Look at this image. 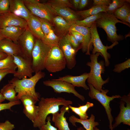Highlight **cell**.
<instances>
[{
    "label": "cell",
    "instance_id": "cell-1",
    "mask_svg": "<svg viewBox=\"0 0 130 130\" xmlns=\"http://www.w3.org/2000/svg\"><path fill=\"white\" fill-rule=\"evenodd\" d=\"M72 102L62 97L42 98L38 104L39 110L37 116L33 123L34 127L39 128L46 124V120L49 114L58 112L59 106L68 107Z\"/></svg>",
    "mask_w": 130,
    "mask_h": 130
},
{
    "label": "cell",
    "instance_id": "cell-2",
    "mask_svg": "<svg viewBox=\"0 0 130 130\" xmlns=\"http://www.w3.org/2000/svg\"><path fill=\"white\" fill-rule=\"evenodd\" d=\"M45 75L44 72L39 71L28 78L19 79L14 77L9 80L8 83L14 85L15 91L18 93L16 97V100H19L23 95H28L32 97L37 102L39 101L40 96L38 93L36 92L35 87L38 81L43 78Z\"/></svg>",
    "mask_w": 130,
    "mask_h": 130
},
{
    "label": "cell",
    "instance_id": "cell-3",
    "mask_svg": "<svg viewBox=\"0 0 130 130\" xmlns=\"http://www.w3.org/2000/svg\"><path fill=\"white\" fill-rule=\"evenodd\" d=\"M100 55L102 56L101 54L98 52L90 54L91 61L87 62L86 65L90 67V69L87 79L88 84H91L95 89L101 91L103 85L109 82L110 78L108 77L104 80L101 77V74L104 73L105 71V66L104 61H98Z\"/></svg>",
    "mask_w": 130,
    "mask_h": 130
},
{
    "label": "cell",
    "instance_id": "cell-4",
    "mask_svg": "<svg viewBox=\"0 0 130 130\" xmlns=\"http://www.w3.org/2000/svg\"><path fill=\"white\" fill-rule=\"evenodd\" d=\"M97 27L103 28L106 33L108 39L112 43L124 39V37L118 35L116 26L118 23H122L130 27V24L124 22L117 19L113 14H109L107 13L102 12L100 17L95 22Z\"/></svg>",
    "mask_w": 130,
    "mask_h": 130
},
{
    "label": "cell",
    "instance_id": "cell-5",
    "mask_svg": "<svg viewBox=\"0 0 130 130\" xmlns=\"http://www.w3.org/2000/svg\"><path fill=\"white\" fill-rule=\"evenodd\" d=\"M52 47L37 39L32 53V65L33 72L36 73L45 69L46 59Z\"/></svg>",
    "mask_w": 130,
    "mask_h": 130
},
{
    "label": "cell",
    "instance_id": "cell-6",
    "mask_svg": "<svg viewBox=\"0 0 130 130\" xmlns=\"http://www.w3.org/2000/svg\"><path fill=\"white\" fill-rule=\"evenodd\" d=\"M66 66L65 58L58 46L52 47L46 59L45 69L50 72L61 71Z\"/></svg>",
    "mask_w": 130,
    "mask_h": 130
},
{
    "label": "cell",
    "instance_id": "cell-7",
    "mask_svg": "<svg viewBox=\"0 0 130 130\" xmlns=\"http://www.w3.org/2000/svg\"><path fill=\"white\" fill-rule=\"evenodd\" d=\"M90 91L88 93L89 96L91 99H95L98 101L104 108L109 121V129L113 130L112 123L113 121V117L111 114V109L110 106V101L117 98H121L119 95H113L110 97L107 95L109 90L107 89H102L101 91L95 89L91 84H88Z\"/></svg>",
    "mask_w": 130,
    "mask_h": 130
},
{
    "label": "cell",
    "instance_id": "cell-8",
    "mask_svg": "<svg viewBox=\"0 0 130 130\" xmlns=\"http://www.w3.org/2000/svg\"><path fill=\"white\" fill-rule=\"evenodd\" d=\"M90 30L91 34L90 43L93 46L92 50V54H94L97 52L100 53L104 58L105 66L108 67L110 64L109 59L110 58L111 55L107 52V50L112 49L118 44V42H115L110 46H105L100 38L95 23L90 28Z\"/></svg>",
    "mask_w": 130,
    "mask_h": 130
},
{
    "label": "cell",
    "instance_id": "cell-9",
    "mask_svg": "<svg viewBox=\"0 0 130 130\" xmlns=\"http://www.w3.org/2000/svg\"><path fill=\"white\" fill-rule=\"evenodd\" d=\"M24 3L31 13L40 18L50 22L54 17L50 11L47 3H41L37 0H23Z\"/></svg>",
    "mask_w": 130,
    "mask_h": 130
},
{
    "label": "cell",
    "instance_id": "cell-10",
    "mask_svg": "<svg viewBox=\"0 0 130 130\" xmlns=\"http://www.w3.org/2000/svg\"><path fill=\"white\" fill-rule=\"evenodd\" d=\"M43 84L46 86L52 87L54 91L57 93L62 92L72 93L84 101V97L78 93L75 90V87L72 84L66 82L56 79H52L44 81Z\"/></svg>",
    "mask_w": 130,
    "mask_h": 130
},
{
    "label": "cell",
    "instance_id": "cell-11",
    "mask_svg": "<svg viewBox=\"0 0 130 130\" xmlns=\"http://www.w3.org/2000/svg\"><path fill=\"white\" fill-rule=\"evenodd\" d=\"M35 42L34 36L27 27L20 36L18 41L23 57L31 62L32 53Z\"/></svg>",
    "mask_w": 130,
    "mask_h": 130
},
{
    "label": "cell",
    "instance_id": "cell-12",
    "mask_svg": "<svg viewBox=\"0 0 130 130\" xmlns=\"http://www.w3.org/2000/svg\"><path fill=\"white\" fill-rule=\"evenodd\" d=\"M119 102L120 111L115 118V122L112 125L113 129L121 123L130 126V93L121 98Z\"/></svg>",
    "mask_w": 130,
    "mask_h": 130
},
{
    "label": "cell",
    "instance_id": "cell-13",
    "mask_svg": "<svg viewBox=\"0 0 130 130\" xmlns=\"http://www.w3.org/2000/svg\"><path fill=\"white\" fill-rule=\"evenodd\" d=\"M13 61L16 65L17 70L13 74L15 77L21 79L27 77H32L33 72L32 65V62L21 56H12Z\"/></svg>",
    "mask_w": 130,
    "mask_h": 130
},
{
    "label": "cell",
    "instance_id": "cell-14",
    "mask_svg": "<svg viewBox=\"0 0 130 130\" xmlns=\"http://www.w3.org/2000/svg\"><path fill=\"white\" fill-rule=\"evenodd\" d=\"M58 46L65 57L66 66L68 69H72L76 64V56L77 51L69 42L65 35L60 39Z\"/></svg>",
    "mask_w": 130,
    "mask_h": 130
},
{
    "label": "cell",
    "instance_id": "cell-15",
    "mask_svg": "<svg viewBox=\"0 0 130 130\" xmlns=\"http://www.w3.org/2000/svg\"><path fill=\"white\" fill-rule=\"evenodd\" d=\"M47 4L49 8L53 15L62 17L72 26L75 22L79 20V16L76 12L68 7H61L54 6L49 2Z\"/></svg>",
    "mask_w": 130,
    "mask_h": 130
},
{
    "label": "cell",
    "instance_id": "cell-16",
    "mask_svg": "<svg viewBox=\"0 0 130 130\" xmlns=\"http://www.w3.org/2000/svg\"><path fill=\"white\" fill-rule=\"evenodd\" d=\"M11 26L26 28L27 21L9 11L0 15V28Z\"/></svg>",
    "mask_w": 130,
    "mask_h": 130
},
{
    "label": "cell",
    "instance_id": "cell-17",
    "mask_svg": "<svg viewBox=\"0 0 130 130\" xmlns=\"http://www.w3.org/2000/svg\"><path fill=\"white\" fill-rule=\"evenodd\" d=\"M20 99L23 105L24 113L33 123L38 112V106L35 105L37 102L32 97L28 95L22 96Z\"/></svg>",
    "mask_w": 130,
    "mask_h": 130
},
{
    "label": "cell",
    "instance_id": "cell-18",
    "mask_svg": "<svg viewBox=\"0 0 130 130\" xmlns=\"http://www.w3.org/2000/svg\"><path fill=\"white\" fill-rule=\"evenodd\" d=\"M78 32L83 36L84 41L81 45L82 52H85L86 54L90 55V51L92 49V44L90 43L91 34L90 28L74 24L71 26L70 30Z\"/></svg>",
    "mask_w": 130,
    "mask_h": 130
},
{
    "label": "cell",
    "instance_id": "cell-19",
    "mask_svg": "<svg viewBox=\"0 0 130 130\" xmlns=\"http://www.w3.org/2000/svg\"><path fill=\"white\" fill-rule=\"evenodd\" d=\"M9 12L27 21L31 14L25 6L23 0H9Z\"/></svg>",
    "mask_w": 130,
    "mask_h": 130
},
{
    "label": "cell",
    "instance_id": "cell-20",
    "mask_svg": "<svg viewBox=\"0 0 130 130\" xmlns=\"http://www.w3.org/2000/svg\"><path fill=\"white\" fill-rule=\"evenodd\" d=\"M0 52L4 53L7 55L21 56L23 57L19 45L6 38H4L0 41Z\"/></svg>",
    "mask_w": 130,
    "mask_h": 130
},
{
    "label": "cell",
    "instance_id": "cell-21",
    "mask_svg": "<svg viewBox=\"0 0 130 130\" xmlns=\"http://www.w3.org/2000/svg\"><path fill=\"white\" fill-rule=\"evenodd\" d=\"M89 73L84 72L78 76H73L68 75L62 77H59L57 79L66 82L75 87H81L85 90H89V88L86 84Z\"/></svg>",
    "mask_w": 130,
    "mask_h": 130
},
{
    "label": "cell",
    "instance_id": "cell-22",
    "mask_svg": "<svg viewBox=\"0 0 130 130\" xmlns=\"http://www.w3.org/2000/svg\"><path fill=\"white\" fill-rule=\"evenodd\" d=\"M60 112L52 114V121L54 122L55 126L58 130H70L64 115L66 112L69 113L68 107L63 106L60 110Z\"/></svg>",
    "mask_w": 130,
    "mask_h": 130
},
{
    "label": "cell",
    "instance_id": "cell-23",
    "mask_svg": "<svg viewBox=\"0 0 130 130\" xmlns=\"http://www.w3.org/2000/svg\"><path fill=\"white\" fill-rule=\"evenodd\" d=\"M26 28L15 26L0 28V34L5 38L9 39L18 44V40Z\"/></svg>",
    "mask_w": 130,
    "mask_h": 130
},
{
    "label": "cell",
    "instance_id": "cell-24",
    "mask_svg": "<svg viewBox=\"0 0 130 130\" xmlns=\"http://www.w3.org/2000/svg\"><path fill=\"white\" fill-rule=\"evenodd\" d=\"M27 27L34 36L42 40L45 35L41 28L40 21L38 17L31 14L26 21Z\"/></svg>",
    "mask_w": 130,
    "mask_h": 130
},
{
    "label": "cell",
    "instance_id": "cell-25",
    "mask_svg": "<svg viewBox=\"0 0 130 130\" xmlns=\"http://www.w3.org/2000/svg\"><path fill=\"white\" fill-rule=\"evenodd\" d=\"M95 118L92 114L89 119L85 120L81 119L72 115L69 117V120L74 126H76V123H78L81 124L86 130H94V127L99 124L98 122L95 121Z\"/></svg>",
    "mask_w": 130,
    "mask_h": 130
},
{
    "label": "cell",
    "instance_id": "cell-26",
    "mask_svg": "<svg viewBox=\"0 0 130 130\" xmlns=\"http://www.w3.org/2000/svg\"><path fill=\"white\" fill-rule=\"evenodd\" d=\"M108 6L94 5L88 9L84 11H78L76 13L79 16L84 19L89 16L97 14L101 12L106 13Z\"/></svg>",
    "mask_w": 130,
    "mask_h": 130
},
{
    "label": "cell",
    "instance_id": "cell-27",
    "mask_svg": "<svg viewBox=\"0 0 130 130\" xmlns=\"http://www.w3.org/2000/svg\"><path fill=\"white\" fill-rule=\"evenodd\" d=\"M5 99L9 102L17 101L15 86L12 84L8 83L4 86L0 90V92Z\"/></svg>",
    "mask_w": 130,
    "mask_h": 130
},
{
    "label": "cell",
    "instance_id": "cell-28",
    "mask_svg": "<svg viewBox=\"0 0 130 130\" xmlns=\"http://www.w3.org/2000/svg\"><path fill=\"white\" fill-rule=\"evenodd\" d=\"M52 22L54 24L58 31L61 33L69 32L72 26L64 18L59 16L54 17Z\"/></svg>",
    "mask_w": 130,
    "mask_h": 130
},
{
    "label": "cell",
    "instance_id": "cell-29",
    "mask_svg": "<svg viewBox=\"0 0 130 130\" xmlns=\"http://www.w3.org/2000/svg\"><path fill=\"white\" fill-rule=\"evenodd\" d=\"M130 13V6L128 2H126L121 7L116 10L113 14L118 19H119L124 22H125L126 18Z\"/></svg>",
    "mask_w": 130,
    "mask_h": 130
},
{
    "label": "cell",
    "instance_id": "cell-30",
    "mask_svg": "<svg viewBox=\"0 0 130 130\" xmlns=\"http://www.w3.org/2000/svg\"><path fill=\"white\" fill-rule=\"evenodd\" d=\"M60 39L52 29L47 35L44 36L42 40L45 44L52 47L58 46Z\"/></svg>",
    "mask_w": 130,
    "mask_h": 130
},
{
    "label": "cell",
    "instance_id": "cell-31",
    "mask_svg": "<svg viewBox=\"0 0 130 130\" xmlns=\"http://www.w3.org/2000/svg\"><path fill=\"white\" fill-rule=\"evenodd\" d=\"M102 12L95 15L89 16L82 20H77L75 22L74 24L90 28L96 21L100 17Z\"/></svg>",
    "mask_w": 130,
    "mask_h": 130
},
{
    "label": "cell",
    "instance_id": "cell-32",
    "mask_svg": "<svg viewBox=\"0 0 130 130\" xmlns=\"http://www.w3.org/2000/svg\"><path fill=\"white\" fill-rule=\"evenodd\" d=\"M17 68L12 56L8 55L5 58L0 60V70L9 68L15 70Z\"/></svg>",
    "mask_w": 130,
    "mask_h": 130
},
{
    "label": "cell",
    "instance_id": "cell-33",
    "mask_svg": "<svg viewBox=\"0 0 130 130\" xmlns=\"http://www.w3.org/2000/svg\"><path fill=\"white\" fill-rule=\"evenodd\" d=\"M112 2L108 6L106 13L109 14H113L117 9L121 7L126 2H130V0H112Z\"/></svg>",
    "mask_w": 130,
    "mask_h": 130
},
{
    "label": "cell",
    "instance_id": "cell-34",
    "mask_svg": "<svg viewBox=\"0 0 130 130\" xmlns=\"http://www.w3.org/2000/svg\"><path fill=\"white\" fill-rule=\"evenodd\" d=\"M130 67V59L128 58L122 63L115 65L113 71L115 72L120 73L125 69Z\"/></svg>",
    "mask_w": 130,
    "mask_h": 130
},
{
    "label": "cell",
    "instance_id": "cell-35",
    "mask_svg": "<svg viewBox=\"0 0 130 130\" xmlns=\"http://www.w3.org/2000/svg\"><path fill=\"white\" fill-rule=\"evenodd\" d=\"M65 36L70 43L77 52L79 49L81 48V45L72 34L69 32Z\"/></svg>",
    "mask_w": 130,
    "mask_h": 130
},
{
    "label": "cell",
    "instance_id": "cell-36",
    "mask_svg": "<svg viewBox=\"0 0 130 130\" xmlns=\"http://www.w3.org/2000/svg\"><path fill=\"white\" fill-rule=\"evenodd\" d=\"M41 24V28L42 31L45 36L47 35L50 31L52 29V26L49 21L38 18Z\"/></svg>",
    "mask_w": 130,
    "mask_h": 130
},
{
    "label": "cell",
    "instance_id": "cell-37",
    "mask_svg": "<svg viewBox=\"0 0 130 130\" xmlns=\"http://www.w3.org/2000/svg\"><path fill=\"white\" fill-rule=\"evenodd\" d=\"M56 6L61 7H72V5L68 0H53L49 2Z\"/></svg>",
    "mask_w": 130,
    "mask_h": 130
},
{
    "label": "cell",
    "instance_id": "cell-38",
    "mask_svg": "<svg viewBox=\"0 0 130 130\" xmlns=\"http://www.w3.org/2000/svg\"><path fill=\"white\" fill-rule=\"evenodd\" d=\"M9 0H0V15L9 11Z\"/></svg>",
    "mask_w": 130,
    "mask_h": 130
},
{
    "label": "cell",
    "instance_id": "cell-39",
    "mask_svg": "<svg viewBox=\"0 0 130 130\" xmlns=\"http://www.w3.org/2000/svg\"><path fill=\"white\" fill-rule=\"evenodd\" d=\"M68 107L72 111L78 115L81 119L85 120L88 119V116L87 114H84L82 112L78 107L72 106L71 105L68 106Z\"/></svg>",
    "mask_w": 130,
    "mask_h": 130
},
{
    "label": "cell",
    "instance_id": "cell-40",
    "mask_svg": "<svg viewBox=\"0 0 130 130\" xmlns=\"http://www.w3.org/2000/svg\"><path fill=\"white\" fill-rule=\"evenodd\" d=\"M21 103L19 100H17L13 102H9L5 103L0 104V111H1L6 109L11 110V108L13 106L17 105Z\"/></svg>",
    "mask_w": 130,
    "mask_h": 130
},
{
    "label": "cell",
    "instance_id": "cell-41",
    "mask_svg": "<svg viewBox=\"0 0 130 130\" xmlns=\"http://www.w3.org/2000/svg\"><path fill=\"white\" fill-rule=\"evenodd\" d=\"M47 121L46 124L41 126L39 128L40 130H58L57 128L52 126L50 122L51 117L50 116L47 117Z\"/></svg>",
    "mask_w": 130,
    "mask_h": 130
},
{
    "label": "cell",
    "instance_id": "cell-42",
    "mask_svg": "<svg viewBox=\"0 0 130 130\" xmlns=\"http://www.w3.org/2000/svg\"><path fill=\"white\" fill-rule=\"evenodd\" d=\"M14 128V125L8 120L0 123V130H12Z\"/></svg>",
    "mask_w": 130,
    "mask_h": 130
},
{
    "label": "cell",
    "instance_id": "cell-43",
    "mask_svg": "<svg viewBox=\"0 0 130 130\" xmlns=\"http://www.w3.org/2000/svg\"><path fill=\"white\" fill-rule=\"evenodd\" d=\"M69 32L73 36L81 45L84 41L83 37L82 35L79 32L73 30H70Z\"/></svg>",
    "mask_w": 130,
    "mask_h": 130
},
{
    "label": "cell",
    "instance_id": "cell-44",
    "mask_svg": "<svg viewBox=\"0 0 130 130\" xmlns=\"http://www.w3.org/2000/svg\"><path fill=\"white\" fill-rule=\"evenodd\" d=\"M16 71L13 69L7 68L0 70V82L7 75L9 74H14Z\"/></svg>",
    "mask_w": 130,
    "mask_h": 130
},
{
    "label": "cell",
    "instance_id": "cell-45",
    "mask_svg": "<svg viewBox=\"0 0 130 130\" xmlns=\"http://www.w3.org/2000/svg\"><path fill=\"white\" fill-rule=\"evenodd\" d=\"M94 105L93 103L87 102L86 104L84 105H80L78 107L81 112L84 114H87V112L88 109L91 107H93Z\"/></svg>",
    "mask_w": 130,
    "mask_h": 130
},
{
    "label": "cell",
    "instance_id": "cell-46",
    "mask_svg": "<svg viewBox=\"0 0 130 130\" xmlns=\"http://www.w3.org/2000/svg\"><path fill=\"white\" fill-rule=\"evenodd\" d=\"M93 4L94 5H105L108 6L111 3L110 0H94Z\"/></svg>",
    "mask_w": 130,
    "mask_h": 130
},
{
    "label": "cell",
    "instance_id": "cell-47",
    "mask_svg": "<svg viewBox=\"0 0 130 130\" xmlns=\"http://www.w3.org/2000/svg\"><path fill=\"white\" fill-rule=\"evenodd\" d=\"M88 0H80L78 8L82 9L85 7L88 3Z\"/></svg>",
    "mask_w": 130,
    "mask_h": 130
},
{
    "label": "cell",
    "instance_id": "cell-48",
    "mask_svg": "<svg viewBox=\"0 0 130 130\" xmlns=\"http://www.w3.org/2000/svg\"><path fill=\"white\" fill-rule=\"evenodd\" d=\"M72 1L74 7L76 9L78 8L80 0H73Z\"/></svg>",
    "mask_w": 130,
    "mask_h": 130
},
{
    "label": "cell",
    "instance_id": "cell-49",
    "mask_svg": "<svg viewBox=\"0 0 130 130\" xmlns=\"http://www.w3.org/2000/svg\"><path fill=\"white\" fill-rule=\"evenodd\" d=\"M8 55L6 53L0 52V60L5 58Z\"/></svg>",
    "mask_w": 130,
    "mask_h": 130
},
{
    "label": "cell",
    "instance_id": "cell-50",
    "mask_svg": "<svg viewBox=\"0 0 130 130\" xmlns=\"http://www.w3.org/2000/svg\"><path fill=\"white\" fill-rule=\"evenodd\" d=\"M130 13H129L126 18L125 22H128L130 24Z\"/></svg>",
    "mask_w": 130,
    "mask_h": 130
},
{
    "label": "cell",
    "instance_id": "cell-51",
    "mask_svg": "<svg viewBox=\"0 0 130 130\" xmlns=\"http://www.w3.org/2000/svg\"><path fill=\"white\" fill-rule=\"evenodd\" d=\"M5 99V98L0 92V104L4 101Z\"/></svg>",
    "mask_w": 130,
    "mask_h": 130
},
{
    "label": "cell",
    "instance_id": "cell-52",
    "mask_svg": "<svg viewBox=\"0 0 130 130\" xmlns=\"http://www.w3.org/2000/svg\"><path fill=\"white\" fill-rule=\"evenodd\" d=\"M77 130H85V129L83 127L80 126L78 128Z\"/></svg>",
    "mask_w": 130,
    "mask_h": 130
},
{
    "label": "cell",
    "instance_id": "cell-53",
    "mask_svg": "<svg viewBox=\"0 0 130 130\" xmlns=\"http://www.w3.org/2000/svg\"><path fill=\"white\" fill-rule=\"evenodd\" d=\"M4 38H5L1 35L0 34V41Z\"/></svg>",
    "mask_w": 130,
    "mask_h": 130
},
{
    "label": "cell",
    "instance_id": "cell-54",
    "mask_svg": "<svg viewBox=\"0 0 130 130\" xmlns=\"http://www.w3.org/2000/svg\"><path fill=\"white\" fill-rule=\"evenodd\" d=\"M94 130H100L96 126L94 128Z\"/></svg>",
    "mask_w": 130,
    "mask_h": 130
}]
</instances>
